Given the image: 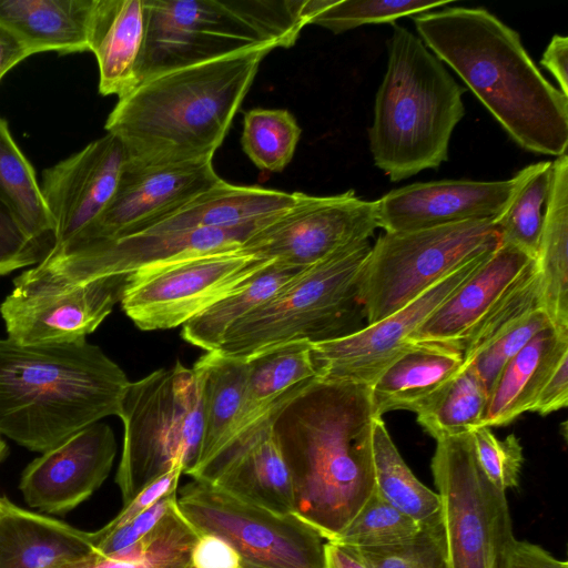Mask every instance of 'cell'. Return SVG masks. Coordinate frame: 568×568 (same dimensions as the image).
<instances>
[{
    "mask_svg": "<svg viewBox=\"0 0 568 568\" xmlns=\"http://www.w3.org/2000/svg\"><path fill=\"white\" fill-rule=\"evenodd\" d=\"M200 538L176 506L145 537L120 551L95 549L49 568H193L192 555Z\"/></svg>",
    "mask_w": 568,
    "mask_h": 568,
    "instance_id": "83f0119b",
    "label": "cell"
},
{
    "mask_svg": "<svg viewBox=\"0 0 568 568\" xmlns=\"http://www.w3.org/2000/svg\"><path fill=\"white\" fill-rule=\"evenodd\" d=\"M377 227L376 201L363 200L354 190L326 196L298 192L292 206L252 234L241 248L305 268L342 247L368 241Z\"/></svg>",
    "mask_w": 568,
    "mask_h": 568,
    "instance_id": "5bb4252c",
    "label": "cell"
},
{
    "mask_svg": "<svg viewBox=\"0 0 568 568\" xmlns=\"http://www.w3.org/2000/svg\"><path fill=\"white\" fill-rule=\"evenodd\" d=\"M301 128L284 109H253L243 120L242 148L263 171L281 172L292 161Z\"/></svg>",
    "mask_w": 568,
    "mask_h": 568,
    "instance_id": "d590c367",
    "label": "cell"
},
{
    "mask_svg": "<svg viewBox=\"0 0 568 568\" xmlns=\"http://www.w3.org/2000/svg\"><path fill=\"white\" fill-rule=\"evenodd\" d=\"M349 549L369 568H447L440 525L420 528L398 544Z\"/></svg>",
    "mask_w": 568,
    "mask_h": 568,
    "instance_id": "ab89813d",
    "label": "cell"
},
{
    "mask_svg": "<svg viewBox=\"0 0 568 568\" xmlns=\"http://www.w3.org/2000/svg\"><path fill=\"white\" fill-rule=\"evenodd\" d=\"M193 368L201 379L204 418L197 467L215 448L241 410L248 363L246 358L229 357L217 351H210L195 362Z\"/></svg>",
    "mask_w": 568,
    "mask_h": 568,
    "instance_id": "f546056e",
    "label": "cell"
},
{
    "mask_svg": "<svg viewBox=\"0 0 568 568\" xmlns=\"http://www.w3.org/2000/svg\"><path fill=\"white\" fill-rule=\"evenodd\" d=\"M129 275L100 277L58 290L13 288L0 305L8 338L21 345L85 339L121 301Z\"/></svg>",
    "mask_w": 568,
    "mask_h": 568,
    "instance_id": "e0dca14e",
    "label": "cell"
},
{
    "mask_svg": "<svg viewBox=\"0 0 568 568\" xmlns=\"http://www.w3.org/2000/svg\"><path fill=\"white\" fill-rule=\"evenodd\" d=\"M302 270L272 261L247 284L186 322L182 337L205 352L219 349L234 323L271 300Z\"/></svg>",
    "mask_w": 568,
    "mask_h": 568,
    "instance_id": "f1b7e54d",
    "label": "cell"
},
{
    "mask_svg": "<svg viewBox=\"0 0 568 568\" xmlns=\"http://www.w3.org/2000/svg\"><path fill=\"white\" fill-rule=\"evenodd\" d=\"M126 160L121 141L106 133L43 172L40 189L53 222L50 252L63 248L105 210Z\"/></svg>",
    "mask_w": 568,
    "mask_h": 568,
    "instance_id": "ac0fdd59",
    "label": "cell"
},
{
    "mask_svg": "<svg viewBox=\"0 0 568 568\" xmlns=\"http://www.w3.org/2000/svg\"><path fill=\"white\" fill-rule=\"evenodd\" d=\"M449 1L418 0H305L307 23L318 24L334 33H342L366 23L395 20L430 12Z\"/></svg>",
    "mask_w": 568,
    "mask_h": 568,
    "instance_id": "8d00e7d4",
    "label": "cell"
},
{
    "mask_svg": "<svg viewBox=\"0 0 568 568\" xmlns=\"http://www.w3.org/2000/svg\"><path fill=\"white\" fill-rule=\"evenodd\" d=\"M372 245L353 243L302 270L271 300L237 321L216 349L248 358L267 348L317 342L335 329L358 302L359 281Z\"/></svg>",
    "mask_w": 568,
    "mask_h": 568,
    "instance_id": "ba28073f",
    "label": "cell"
},
{
    "mask_svg": "<svg viewBox=\"0 0 568 568\" xmlns=\"http://www.w3.org/2000/svg\"><path fill=\"white\" fill-rule=\"evenodd\" d=\"M539 308H542V292L540 275L535 261V264L523 280L473 331L462 353L463 367L468 366L478 354Z\"/></svg>",
    "mask_w": 568,
    "mask_h": 568,
    "instance_id": "74e56055",
    "label": "cell"
},
{
    "mask_svg": "<svg viewBox=\"0 0 568 568\" xmlns=\"http://www.w3.org/2000/svg\"><path fill=\"white\" fill-rule=\"evenodd\" d=\"M488 398L483 381L468 365L428 407L417 414V422L436 442L470 434L483 426Z\"/></svg>",
    "mask_w": 568,
    "mask_h": 568,
    "instance_id": "e575fe53",
    "label": "cell"
},
{
    "mask_svg": "<svg viewBox=\"0 0 568 568\" xmlns=\"http://www.w3.org/2000/svg\"><path fill=\"white\" fill-rule=\"evenodd\" d=\"M536 264L540 275L542 308L551 325L568 333V155L552 161Z\"/></svg>",
    "mask_w": 568,
    "mask_h": 568,
    "instance_id": "4316f807",
    "label": "cell"
},
{
    "mask_svg": "<svg viewBox=\"0 0 568 568\" xmlns=\"http://www.w3.org/2000/svg\"><path fill=\"white\" fill-rule=\"evenodd\" d=\"M523 171L520 184L495 224L500 244L511 245L536 260L551 186L552 162L530 164Z\"/></svg>",
    "mask_w": 568,
    "mask_h": 568,
    "instance_id": "836d02e7",
    "label": "cell"
},
{
    "mask_svg": "<svg viewBox=\"0 0 568 568\" xmlns=\"http://www.w3.org/2000/svg\"><path fill=\"white\" fill-rule=\"evenodd\" d=\"M507 568H568V562L557 559L538 545L516 539Z\"/></svg>",
    "mask_w": 568,
    "mask_h": 568,
    "instance_id": "c3c4849f",
    "label": "cell"
},
{
    "mask_svg": "<svg viewBox=\"0 0 568 568\" xmlns=\"http://www.w3.org/2000/svg\"><path fill=\"white\" fill-rule=\"evenodd\" d=\"M387 50L368 140L375 165L398 182L448 160L453 131L465 114L464 89L406 28L393 23Z\"/></svg>",
    "mask_w": 568,
    "mask_h": 568,
    "instance_id": "5b68a950",
    "label": "cell"
},
{
    "mask_svg": "<svg viewBox=\"0 0 568 568\" xmlns=\"http://www.w3.org/2000/svg\"><path fill=\"white\" fill-rule=\"evenodd\" d=\"M324 568H369L352 549L336 542L324 545Z\"/></svg>",
    "mask_w": 568,
    "mask_h": 568,
    "instance_id": "816d5d0a",
    "label": "cell"
},
{
    "mask_svg": "<svg viewBox=\"0 0 568 568\" xmlns=\"http://www.w3.org/2000/svg\"><path fill=\"white\" fill-rule=\"evenodd\" d=\"M470 436L476 459L487 478L504 491L516 487L524 462L518 437L510 434L498 439L487 426L477 427Z\"/></svg>",
    "mask_w": 568,
    "mask_h": 568,
    "instance_id": "60d3db41",
    "label": "cell"
},
{
    "mask_svg": "<svg viewBox=\"0 0 568 568\" xmlns=\"http://www.w3.org/2000/svg\"><path fill=\"white\" fill-rule=\"evenodd\" d=\"M540 62L555 77L559 90L568 97V38L555 34Z\"/></svg>",
    "mask_w": 568,
    "mask_h": 568,
    "instance_id": "681fc988",
    "label": "cell"
},
{
    "mask_svg": "<svg viewBox=\"0 0 568 568\" xmlns=\"http://www.w3.org/2000/svg\"><path fill=\"white\" fill-rule=\"evenodd\" d=\"M94 0H0V23L30 51H89Z\"/></svg>",
    "mask_w": 568,
    "mask_h": 568,
    "instance_id": "d4e9b609",
    "label": "cell"
},
{
    "mask_svg": "<svg viewBox=\"0 0 568 568\" xmlns=\"http://www.w3.org/2000/svg\"><path fill=\"white\" fill-rule=\"evenodd\" d=\"M222 181L212 160L145 168L126 162L105 210L59 251L139 233Z\"/></svg>",
    "mask_w": 568,
    "mask_h": 568,
    "instance_id": "2e32d148",
    "label": "cell"
},
{
    "mask_svg": "<svg viewBox=\"0 0 568 568\" xmlns=\"http://www.w3.org/2000/svg\"><path fill=\"white\" fill-rule=\"evenodd\" d=\"M178 508L199 535L229 544L241 568H324V538L294 514H278L192 479Z\"/></svg>",
    "mask_w": 568,
    "mask_h": 568,
    "instance_id": "8fae6325",
    "label": "cell"
},
{
    "mask_svg": "<svg viewBox=\"0 0 568 568\" xmlns=\"http://www.w3.org/2000/svg\"><path fill=\"white\" fill-rule=\"evenodd\" d=\"M92 550L93 531L26 510L2 497L0 568H49Z\"/></svg>",
    "mask_w": 568,
    "mask_h": 568,
    "instance_id": "603a6c76",
    "label": "cell"
},
{
    "mask_svg": "<svg viewBox=\"0 0 568 568\" xmlns=\"http://www.w3.org/2000/svg\"><path fill=\"white\" fill-rule=\"evenodd\" d=\"M271 49L156 74L119 99L105 122L134 166L212 160Z\"/></svg>",
    "mask_w": 568,
    "mask_h": 568,
    "instance_id": "3957f363",
    "label": "cell"
},
{
    "mask_svg": "<svg viewBox=\"0 0 568 568\" xmlns=\"http://www.w3.org/2000/svg\"><path fill=\"white\" fill-rule=\"evenodd\" d=\"M567 404L568 354H565L545 381L529 412L545 416L566 407Z\"/></svg>",
    "mask_w": 568,
    "mask_h": 568,
    "instance_id": "bcb514c9",
    "label": "cell"
},
{
    "mask_svg": "<svg viewBox=\"0 0 568 568\" xmlns=\"http://www.w3.org/2000/svg\"><path fill=\"white\" fill-rule=\"evenodd\" d=\"M0 204L30 241L53 234V222L45 206L34 171L0 118Z\"/></svg>",
    "mask_w": 568,
    "mask_h": 568,
    "instance_id": "1f68e13d",
    "label": "cell"
},
{
    "mask_svg": "<svg viewBox=\"0 0 568 568\" xmlns=\"http://www.w3.org/2000/svg\"><path fill=\"white\" fill-rule=\"evenodd\" d=\"M550 325L549 317L542 308H539L473 359L469 365L473 366L483 381L488 394H490L508 362L537 333Z\"/></svg>",
    "mask_w": 568,
    "mask_h": 568,
    "instance_id": "b9f144b4",
    "label": "cell"
},
{
    "mask_svg": "<svg viewBox=\"0 0 568 568\" xmlns=\"http://www.w3.org/2000/svg\"><path fill=\"white\" fill-rule=\"evenodd\" d=\"M432 471L447 568H507L516 538L506 491L481 470L470 434L437 440Z\"/></svg>",
    "mask_w": 568,
    "mask_h": 568,
    "instance_id": "30bf717a",
    "label": "cell"
},
{
    "mask_svg": "<svg viewBox=\"0 0 568 568\" xmlns=\"http://www.w3.org/2000/svg\"><path fill=\"white\" fill-rule=\"evenodd\" d=\"M414 23L519 146L567 153L568 97L541 74L517 31L484 8H445L414 16Z\"/></svg>",
    "mask_w": 568,
    "mask_h": 568,
    "instance_id": "7a4b0ae2",
    "label": "cell"
},
{
    "mask_svg": "<svg viewBox=\"0 0 568 568\" xmlns=\"http://www.w3.org/2000/svg\"><path fill=\"white\" fill-rule=\"evenodd\" d=\"M463 366L460 353L415 344L369 386L375 417L399 409L418 414L440 395Z\"/></svg>",
    "mask_w": 568,
    "mask_h": 568,
    "instance_id": "cb8c5ba5",
    "label": "cell"
},
{
    "mask_svg": "<svg viewBox=\"0 0 568 568\" xmlns=\"http://www.w3.org/2000/svg\"><path fill=\"white\" fill-rule=\"evenodd\" d=\"M144 6L139 84L241 52L288 48L308 24L305 0H144Z\"/></svg>",
    "mask_w": 568,
    "mask_h": 568,
    "instance_id": "8992f818",
    "label": "cell"
},
{
    "mask_svg": "<svg viewBox=\"0 0 568 568\" xmlns=\"http://www.w3.org/2000/svg\"><path fill=\"white\" fill-rule=\"evenodd\" d=\"M494 220L407 232H385L363 268L358 302L374 324L415 300L477 255L496 248Z\"/></svg>",
    "mask_w": 568,
    "mask_h": 568,
    "instance_id": "9c48e42d",
    "label": "cell"
},
{
    "mask_svg": "<svg viewBox=\"0 0 568 568\" xmlns=\"http://www.w3.org/2000/svg\"><path fill=\"white\" fill-rule=\"evenodd\" d=\"M178 490L173 491L150 508L115 527H102L93 531L94 549L109 555L125 549L145 537L176 506Z\"/></svg>",
    "mask_w": 568,
    "mask_h": 568,
    "instance_id": "7bdbcfd3",
    "label": "cell"
},
{
    "mask_svg": "<svg viewBox=\"0 0 568 568\" xmlns=\"http://www.w3.org/2000/svg\"><path fill=\"white\" fill-rule=\"evenodd\" d=\"M496 248L459 266L389 316L354 333L312 342L317 379L371 386L389 364L414 346L410 339L420 325L478 271Z\"/></svg>",
    "mask_w": 568,
    "mask_h": 568,
    "instance_id": "9a60e30c",
    "label": "cell"
},
{
    "mask_svg": "<svg viewBox=\"0 0 568 568\" xmlns=\"http://www.w3.org/2000/svg\"><path fill=\"white\" fill-rule=\"evenodd\" d=\"M193 568H241L236 551L212 535H200L192 555Z\"/></svg>",
    "mask_w": 568,
    "mask_h": 568,
    "instance_id": "7dc6e473",
    "label": "cell"
},
{
    "mask_svg": "<svg viewBox=\"0 0 568 568\" xmlns=\"http://www.w3.org/2000/svg\"><path fill=\"white\" fill-rule=\"evenodd\" d=\"M271 262L240 247L149 266L129 275L121 306L142 331L174 328L247 284Z\"/></svg>",
    "mask_w": 568,
    "mask_h": 568,
    "instance_id": "7c38bea8",
    "label": "cell"
},
{
    "mask_svg": "<svg viewBox=\"0 0 568 568\" xmlns=\"http://www.w3.org/2000/svg\"><path fill=\"white\" fill-rule=\"evenodd\" d=\"M524 178L509 180H440L417 182L376 200L378 227L407 232L468 221L496 220Z\"/></svg>",
    "mask_w": 568,
    "mask_h": 568,
    "instance_id": "ffe728a7",
    "label": "cell"
},
{
    "mask_svg": "<svg viewBox=\"0 0 568 568\" xmlns=\"http://www.w3.org/2000/svg\"><path fill=\"white\" fill-rule=\"evenodd\" d=\"M30 55L26 45L0 23V80L14 65Z\"/></svg>",
    "mask_w": 568,
    "mask_h": 568,
    "instance_id": "f907efd6",
    "label": "cell"
},
{
    "mask_svg": "<svg viewBox=\"0 0 568 568\" xmlns=\"http://www.w3.org/2000/svg\"><path fill=\"white\" fill-rule=\"evenodd\" d=\"M376 418L369 386L314 378L274 423L294 514L326 541L343 531L375 488Z\"/></svg>",
    "mask_w": 568,
    "mask_h": 568,
    "instance_id": "6da1fadb",
    "label": "cell"
},
{
    "mask_svg": "<svg viewBox=\"0 0 568 568\" xmlns=\"http://www.w3.org/2000/svg\"><path fill=\"white\" fill-rule=\"evenodd\" d=\"M38 243L27 239L0 204V275L38 263Z\"/></svg>",
    "mask_w": 568,
    "mask_h": 568,
    "instance_id": "ee69618b",
    "label": "cell"
},
{
    "mask_svg": "<svg viewBox=\"0 0 568 568\" xmlns=\"http://www.w3.org/2000/svg\"><path fill=\"white\" fill-rule=\"evenodd\" d=\"M182 474L183 468L181 465L173 467L171 470L144 487L128 504L123 505L121 511L105 526L111 528L122 525L150 508L164 496L176 491Z\"/></svg>",
    "mask_w": 568,
    "mask_h": 568,
    "instance_id": "f6af8a7d",
    "label": "cell"
},
{
    "mask_svg": "<svg viewBox=\"0 0 568 568\" xmlns=\"http://www.w3.org/2000/svg\"><path fill=\"white\" fill-rule=\"evenodd\" d=\"M420 528L388 504L374 488L354 518L331 541L349 548L383 547L404 541Z\"/></svg>",
    "mask_w": 568,
    "mask_h": 568,
    "instance_id": "f35d334b",
    "label": "cell"
},
{
    "mask_svg": "<svg viewBox=\"0 0 568 568\" xmlns=\"http://www.w3.org/2000/svg\"><path fill=\"white\" fill-rule=\"evenodd\" d=\"M123 446L115 481L123 505L144 487L181 465L190 475L203 439V399L197 372L176 362L130 382L118 415Z\"/></svg>",
    "mask_w": 568,
    "mask_h": 568,
    "instance_id": "52a82bcc",
    "label": "cell"
},
{
    "mask_svg": "<svg viewBox=\"0 0 568 568\" xmlns=\"http://www.w3.org/2000/svg\"><path fill=\"white\" fill-rule=\"evenodd\" d=\"M373 459L375 489L388 504L422 528L440 525L438 494L413 474L382 418L374 423Z\"/></svg>",
    "mask_w": 568,
    "mask_h": 568,
    "instance_id": "4dcf8cb0",
    "label": "cell"
},
{
    "mask_svg": "<svg viewBox=\"0 0 568 568\" xmlns=\"http://www.w3.org/2000/svg\"><path fill=\"white\" fill-rule=\"evenodd\" d=\"M115 454L112 428L93 423L33 459L19 488L28 505L47 514H65L103 484Z\"/></svg>",
    "mask_w": 568,
    "mask_h": 568,
    "instance_id": "d6986e66",
    "label": "cell"
},
{
    "mask_svg": "<svg viewBox=\"0 0 568 568\" xmlns=\"http://www.w3.org/2000/svg\"><path fill=\"white\" fill-rule=\"evenodd\" d=\"M1 505H2V497H0V509H1Z\"/></svg>",
    "mask_w": 568,
    "mask_h": 568,
    "instance_id": "db71d44e",
    "label": "cell"
},
{
    "mask_svg": "<svg viewBox=\"0 0 568 568\" xmlns=\"http://www.w3.org/2000/svg\"><path fill=\"white\" fill-rule=\"evenodd\" d=\"M125 373L98 345L0 338V435L37 453L119 415Z\"/></svg>",
    "mask_w": 568,
    "mask_h": 568,
    "instance_id": "277c9868",
    "label": "cell"
},
{
    "mask_svg": "<svg viewBox=\"0 0 568 568\" xmlns=\"http://www.w3.org/2000/svg\"><path fill=\"white\" fill-rule=\"evenodd\" d=\"M311 343H285L246 358L248 375L244 398L233 424L273 403L294 386L317 378Z\"/></svg>",
    "mask_w": 568,
    "mask_h": 568,
    "instance_id": "d6a6232c",
    "label": "cell"
},
{
    "mask_svg": "<svg viewBox=\"0 0 568 568\" xmlns=\"http://www.w3.org/2000/svg\"><path fill=\"white\" fill-rule=\"evenodd\" d=\"M534 264L535 260L520 250L499 244L478 271L420 325L412 344L462 354L473 331Z\"/></svg>",
    "mask_w": 568,
    "mask_h": 568,
    "instance_id": "44dd1931",
    "label": "cell"
},
{
    "mask_svg": "<svg viewBox=\"0 0 568 568\" xmlns=\"http://www.w3.org/2000/svg\"><path fill=\"white\" fill-rule=\"evenodd\" d=\"M312 382L305 381L235 425L191 474L241 500L294 514L291 475L273 426L282 410ZM295 515V514H294Z\"/></svg>",
    "mask_w": 568,
    "mask_h": 568,
    "instance_id": "4fadbf2b",
    "label": "cell"
},
{
    "mask_svg": "<svg viewBox=\"0 0 568 568\" xmlns=\"http://www.w3.org/2000/svg\"><path fill=\"white\" fill-rule=\"evenodd\" d=\"M8 455V447L6 442L2 439V436L0 435V463L7 457Z\"/></svg>",
    "mask_w": 568,
    "mask_h": 568,
    "instance_id": "f5cc1de1",
    "label": "cell"
},
{
    "mask_svg": "<svg viewBox=\"0 0 568 568\" xmlns=\"http://www.w3.org/2000/svg\"><path fill=\"white\" fill-rule=\"evenodd\" d=\"M565 354H568V333H560L551 325L537 333L500 373L489 394L483 426L508 425L529 412Z\"/></svg>",
    "mask_w": 568,
    "mask_h": 568,
    "instance_id": "484cf974",
    "label": "cell"
},
{
    "mask_svg": "<svg viewBox=\"0 0 568 568\" xmlns=\"http://www.w3.org/2000/svg\"><path fill=\"white\" fill-rule=\"evenodd\" d=\"M144 33V0H94L89 51L98 62L101 94L120 99L138 87Z\"/></svg>",
    "mask_w": 568,
    "mask_h": 568,
    "instance_id": "7402d4cb",
    "label": "cell"
}]
</instances>
